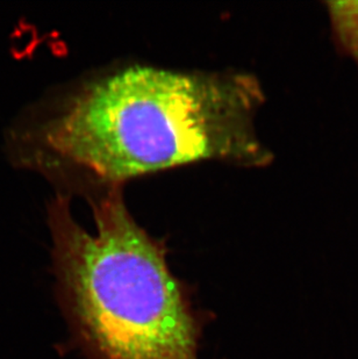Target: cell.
Returning a JSON list of instances; mask_svg holds the SVG:
<instances>
[{"mask_svg":"<svg viewBox=\"0 0 358 359\" xmlns=\"http://www.w3.org/2000/svg\"><path fill=\"white\" fill-rule=\"evenodd\" d=\"M335 38L358 65V1L327 4Z\"/></svg>","mask_w":358,"mask_h":359,"instance_id":"cell-3","label":"cell"},{"mask_svg":"<svg viewBox=\"0 0 358 359\" xmlns=\"http://www.w3.org/2000/svg\"><path fill=\"white\" fill-rule=\"evenodd\" d=\"M263 102L251 74L131 65L28 105L5 149L69 197L200 161L264 166L272 155L255 128Z\"/></svg>","mask_w":358,"mask_h":359,"instance_id":"cell-1","label":"cell"},{"mask_svg":"<svg viewBox=\"0 0 358 359\" xmlns=\"http://www.w3.org/2000/svg\"><path fill=\"white\" fill-rule=\"evenodd\" d=\"M97 233L85 231L72 197L47 205L58 297L86 359H199L203 318L189 288L126 206L124 185L88 196Z\"/></svg>","mask_w":358,"mask_h":359,"instance_id":"cell-2","label":"cell"}]
</instances>
